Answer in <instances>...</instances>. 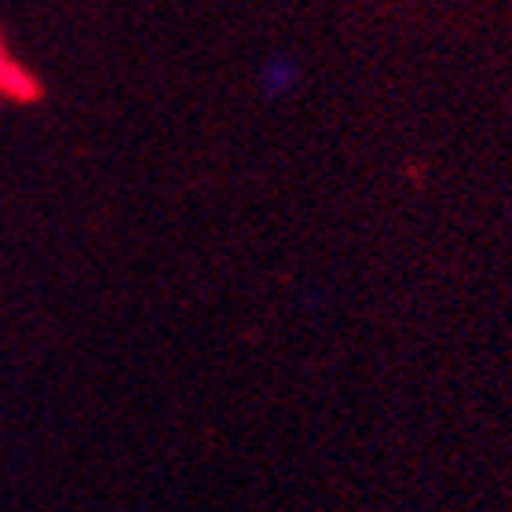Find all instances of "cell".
<instances>
[{"mask_svg": "<svg viewBox=\"0 0 512 512\" xmlns=\"http://www.w3.org/2000/svg\"><path fill=\"white\" fill-rule=\"evenodd\" d=\"M0 99H8V103H33V99H41V81L15 59V52L4 41V33H0Z\"/></svg>", "mask_w": 512, "mask_h": 512, "instance_id": "cell-1", "label": "cell"}]
</instances>
